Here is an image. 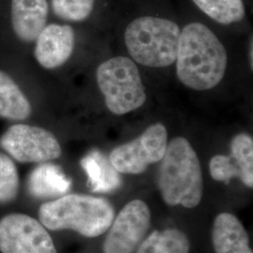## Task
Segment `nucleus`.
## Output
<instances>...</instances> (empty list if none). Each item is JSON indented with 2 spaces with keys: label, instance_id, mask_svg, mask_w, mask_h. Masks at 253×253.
<instances>
[{
  "label": "nucleus",
  "instance_id": "obj_12",
  "mask_svg": "<svg viewBox=\"0 0 253 253\" xmlns=\"http://www.w3.org/2000/svg\"><path fill=\"white\" fill-rule=\"evenodd\" d=\"M33 115L34 106L23 79L0 66V118L12 124L29 122Z\"/></svg>",
  "mask_w": 253,
  "mask_h": 253
},
{
  "label": "nucleus",
  "instance_id": "obj_14",
  "mask_svg": "<svg viewBox=\"0 0 253 253\" xmlns=\"http://www.w3.org/2000/svg\"><path fill=\"white\" fill-rule=\"evenodd\" d=\"M27 189L37 198H58L69 192L71 181L58 166L51 163H42L30 174Z\"/></svg>",
  "mask_w": 253,
  "mask_h": 253
},
{
  "label": "nucleus",
  "instance_id": "obj_5",
  "mask_svg": "<svg viewBox=\"0 0 253 253\" xmlns=\"http://www.w3.org/2000/svg\"><path fill=\"white\" fill-rule=\"evenodd\" d=\"M97 83L107 108L115 115H125L140 108L146 100L139 70L125 56H117L100 64Z\"/></svg>",
  "mask_w": 253,
  "mask_h": 253
},
{
  "label": "nucleus",
  "instance_id": "obj_15",
  "mask_svg": "<svg viewBox=\"0 0 253 253\" xmlns=\"http://www.w3.org/2000/svg\"><path fill=\"white\" fill-rule=\"evenodd\" d=\"M81 165L87 174L88 184L94 192H111L122 184L119 172L112 165L109 158L98 150L87 154L82 160Z\"/></svg>",
  "mask_w": 253,
  "mask_h": 253
},
{
  "label": "nucleus",
  "instance_id": "obj_17",
  "mask_svg": "<svg viewBox=\"0 0 253 253\" xmlns=\"http://www.w3.org/2000/svg\"><path fill=\"white\" fill-rule=\"evenodd\" d=\"M210 18L222 25L240 22L245 17L242 0H192Z\"/></svg>",
  "mask_w": 253,
  "mask_h": 253
},
{
  "label": "nucleus",
  "instance_id": "obj_11",
  "mask_svg": "<svg viewBox=\"0 0 253 253\" xmlns=\"http://www.w3.org/2000/svg\"><path fill=\"white\" fill-rule=\"evenodd\" d=\"M48 14L47 0H10V29L19 45H33L47 25Z\"/></svg>",
  "mask_w": 253,
  "mask_h": 253
},
{
  "label": "nucleus",
  "instance_id": "obj_2",
  "mask_svg": "<svg viewBox=\"0 0 253 253\" xmlns=\"http://www.w3.org/2000/svg\"><path fill=\"white\" fill-rule=\"evenodd\" d=\"M38 217L47 230H68L95 238L107 232L115 218V209L104 198L67 193L43 203Z\"/></svg>",
  "mask_w": 253,
  "mask_h": 253
},
{
  "label": "nucleus",
  "instance_id": "obj_1",
  "mask_svg": "<svg viewBox=\"0 0 253 253\" xmlns=\"http://www.w3.org/2000/svg\"><path fill=\"white\" fill-rule=\"evenodd\" d=\"M177 77L194 90H208L217 85L226 72L227 53L217 37L201 23L182 29L176 54Z\"/></svg>",
  "mask_w": 253,
  "mask_h": 253
},
{
  "label": "nucleus",
  "instance_id": "obj_9",
  "mask_svg": "<svg viewBox=\"0 0 253 253\" xmlns=\"http://www.w3.org/2000/svg\"><path fill=\"white\" fill-rule=\"evenodd\" d=\"M151 224L149 207L142 200L128 202L114 218L103 242L104 253H133Z\"/></svg>",
  "mask_w": 253,
  "mask_h": 253
},
{
  "label": "nucleus",
  "instance_id": "obj_18",
  "mask_svg": "<svg viewBox=\"0 0 253 253\" xmlns=\"http://www.w3.org/2000/svg\"><path fill=\"white\" fill-rule=\"evenodd\" d=\"M231 158L240 172L245 186L253 187V140L252 136L239 133L231 142Z\"/></svg>",
  "mask_w": 253,
  "mask_h": 253
},
{
  "label": "nucleus",
  "instance_id": "obj_7",
  "mask_svg": "<svg viewBox=\"0 0 253 253\" xmlns=\"http://www.w3.org/2000/svg\"><path fill=\"white\" fill-rule=\"evenodd\" d=\"M167 145V129L163 124L157 123L148 126L131 142L113 149L109 160L118 172L139 174L145 172L149 165L163 160Z\"/></svg>",
  "mask_w": 253,
  "mask_h": 253
},
{
  "label": "nucleus",
  "instance_id": "obj_21",
  "mask_svg": "<svg viewBox=\"0 0 253 253\" xmlns=\"http://www.w3.org/2000/svg\"><path fill=\"white\" fill-rule=\"evenodd\" d=\"M209 171L213 179L229 183L233 178H240V172L233 159L224 155L213 157L209 163Z\"/></svg>",
  "mask_w": 253,
  "mask_h": 253
},
{
  "label": "nucleus",
  "instance_id": "obj_6",
  "mask_svg": "<svg viewBox=\"0 0 253 253\" xmlns=\"http://www.w3.org/2000/svg\"><path fill=\"white\" fill-rule=\"evenodd\" d=\"M0 150L23 164L51 163L62 155L60 143L52 131L29 122L9 125L0 136Z\"/></svg>",
  "mask_w": 253,
  "mask_h": 253
},
{
  "label": "nucleus",
  "instance_id": "obj_4",
  "mask_svg": "<svg viewBox=\"0 0 253 253\" xmlns=\"http://www.w3.org/2000/svg\"><path fill=\"white\" fill-rule=\"evenodd\" d=\"M181 30L168 19L145 16L133 20L125 32L127 52L136 62L153 68L174 63Z\"/></svg>",
  "mask_w": 253,
  "mask_h": 253
},
{
  "label": "nucleus",
  "instance_id": "obj_3",
  "mask_svg": "<svg viewBox=\"0 0 253 253\" xmlns=\"http://www.w3.org/2000/svg\"><path fill=\"white\" fill-rule=\"evenodd\" d=\"M161 163L158 185L164 203L171 207H198L204 193L203 172L190 142L183 137L172 139Z\"/></svg>",
  "mask_w": 253,
  "mask_h": 253
},
{
  "label": "nucleus",
  "instance_id": "obj_10",
  "mask_svg": "<svg viewBox=\"0 0 253 253\" xmlns=\"http://www.w3.org/2000/svg\"><path fill=\"white\" fill-rule=\"evenodd\" d=\"M76 35L73 27L47 24L33 43V56L42 68L55 70L67 63L73 55Z\"/></svg>",
  "mask_w": 253,
  "mask_h": 253
},
{
  "label": "nucleus",
  "instance_id": "obj_16",
  "mask_svg": "<svg viewBox=\"0 0 253 253\" xmlns=\"http://www.w3.org/2000/svg\"><path fill=\"white\" fill-rule=\"evenodd\" d=\"M190 242L187 235L178 229L156 230L136 250V253H190Z\"/></svg>",
  "mask_w": 253,
  "mask_h": 253
},
{
  "label": "nucleus",
  "instance_id": "obj_13",
  "mask_svg": "<svg viewBox=\"0 0 253 253\" xmlns=\"http://www.w3.org/2000/svg\"><path fill=\"white\" fill-rule=\"evenodd\" d=\"M211 236L216 253H253L247 230L231 213L217 215L213 222Z\"/></svg>",
  "mask_w": 253,
  "mask_h": 253
},
{
  "label": "nucleus",
  "instance_id": "obj_8",
  "mask_svg": "<svg viewBox=\"0 0 253 253\" xmlns=\"http://www.w3.org/2000/svg\"><path fill=\"white\" fill-rule=\"evenodd\" d=\"M0 253H57L52 236L42 222L25 213L0 218Z\"/></svg>",
  "mask_w": 253,
  "mask_h": 253
},
{
  "label": "nucleus",
  "instance_id": "obj_19",
  "mask_svg": "<svg viewBox=\"0 0 253 253\" xmlns=\"http://www.w3.org/2000/svg\"><path fill=\"white\" fill-rule=\"evenodd\" d=\"M20 175L15 162L0 150V205L13 202L18 196Z\"/></svg>",
  "mask_w": 253,
  "mask_h": 253
},
{
  "label": "nucleus",
  "instance_id": "obj_20",
  "mask_svg": "<svg viewBox=\"0 0 253 253\" xmlns=\"http://www.w3.org/2000/svg\"><path fill=\"white\" fill-rule=\"evenodd\" d=\"M95 0H52L54 15L63 21L80 23L88 18L94 9Z\"/></svg>",
  "mask_w": 253,
  "mask_h": 253
}]
</instances>
